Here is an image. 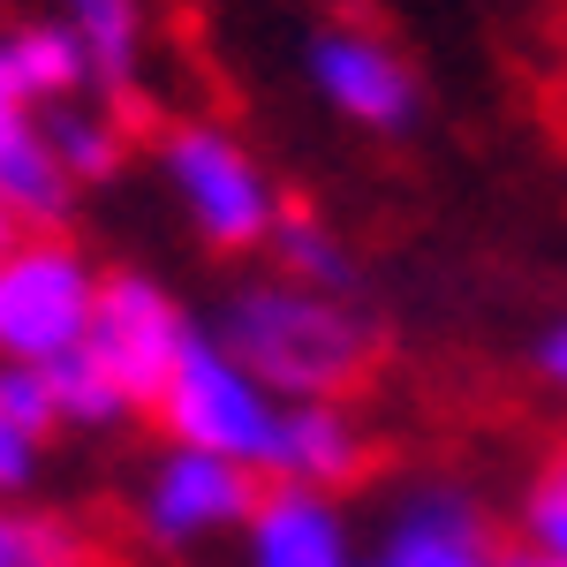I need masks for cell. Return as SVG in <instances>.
Returning <instances> with one entry per match:
<instances>
[{"instance_id": "cell-3", "label": "cell", "mask_w": 567, "mask_h": 567, "mask_svg": "<svg viewBox=\"0 0 567 567\" xmlns=\"http://www.w3.org/2000/svg\"><path fill=\"white\" fill-rule=\"evenodd\" d=\"M167 446H197V454H227L243 470L265 477V446H272V424H280V401L235 363V355L213 341V326L189 333V349L175 355L167 386L152 401Z\"/></svg>"}, {"instance_id": "cell-9", "label": "cell", "mask_w": 567, "mask_h": 567, "mask_svg": "<svg viewBox=\"0 0 567 567\" xmlns=\"http://www.w3.org/2000/svg\"><path fill=\"white\" fill-rule=\"evenodd\" d=\"M243 553H250V567H363L341 499L310 492V484H258Z\"/></svg>"}, {"instance_id": "cell-8", "label": "cell", "mask_w": 567, "mask_h": 567, "mask_svg": "<svg viewBox=\"0 0 567 567\" xmlns=\"http://www.w3.org/2000/svg\"><path fill=\"white\" fill-rule=\"evenodd\" d=\"M363 567H507V553L462 484H416Z\"/></svg>"}, {"instance_id": "cell-20", "label": "cell", "mask_w": 567, "mask_h": 567, "mask_svg": "<svg viewBox=\"0 0 567 567\" xmlns=\"http://www.w3.org/2000/svg\"><path fill=\"white\" fill-rule=\"evenodd\" d=\"M31 484H39V439H23L0 416V499H23Z\"/></svg>"}, {"instance_id": "cell-10", "label": "cell", "mask_w": 567, "mask_h": 567, "mask_svg": "<svg viewBox=\"0 0 567 567\" xmlns=\"http://www.w3.org/2000/svg\"><path fill=\"white\" fill-rule=\"evenodd\" d=\"M371 470V439L349 401H280V424L265 446V484H310V492H349Z\"/></svg>"}, {"instance_id": "cell-11", "label": "cell", "mask_w": 567, "mask_h": 567, "mask_svg": "<svg viewBox=\"0 0 567 567\" xmlns=\"http://www.w3.org/2000/svg\"><path fill=\"white\" fill-rule=\"evenodd\" d=\"M0 197L16 205V219L31 235H53L69 219V205H76L69 175L53 167V152L39 136V114L23 106V91L8 84V69H0Z\"/></svg>"}, {"instance_id": "cell-22", "label": "cell", "mask_w": 567, "mask_h": 567, "mask_svg": "<svg viewBox=\"0 0 567 567\" xmlns=\"http://www.w3.org/2000/svg\"><path fill=\"white\" fill-rule=\"evenodd\" d=\"M23 235H31V227H23V219H16V205H8V197H0V258H8V250H16V243H23Z\"/></svg>"}, {"instance_id": "cell-16", "label": "cell", "mask_w": 567, "mask_h": 567, "mask_svg": "<svg viewBox=\"0 0 567 567\" xmlns=\"http://www.w3.org/2000/svg\"><path fill=\"white\" fill-rule=\"evenodd\" d=\"M91 545L76 523L23 507V499H0V567H84Z\"/></svg>"}, {"instance_id": "cell-1", "label": "cell", "mask_w": 567, "mask_h": 567, "mask_svg": "<svg viewBox=\"0 0 567 567\" xmlns=\"http://www.w3.org/2000/svg\"><path fill=\"white\" fill-rule=\"evenodd\" d=\"M213 341L272 401H349V386L379 363L386 333L355 296H318L296 280H250L213 318Z\"/></svg>"}, {"instance_id": "cell-13", "label": "cell", "mask_w": 567, "mask_h": 567, "mask_svg": "<svg viewBox=\"0 0 567 567\" xmlns=\"http://www.w3.org/2000/svg\"><path fill=\"white\" fill-rule=\"evenodd\" d=\"M39 136L53 152V167L69 175V189H106V182L130 167V130L99 106V99H69V106H45Z\"/></svg>"}, {"instance_id": "cell-4", "label": "cell", "mask_w": 567, "mask_h": 567, "mask_svg": "<svg viewBox=\"0 0 567 567\" xmlns=\"http://www.w3.org/2000/svg\"><path fill=\"white\" fill-rule=\"evenodd\" d=\"M189 333H197V318H189V303H182L167 280H152V272H136V265L99 272V303H91V326H84V355L99 363V379L130 401V416L159 401L175 355L189 349Z\"/></svg>"}, {"instance_id": "cell-15", "label": "cell", "mask_w": 567, "mask_h": 567, "mask_svg": "<svg viewBox=\"0 0 567 567\" xmlns=\"http://www.w3.org/2000/svg\"><path fill=\"white\" fill-rule=\"evenodd\" d=\"M265 250H272V272H280V280L318 288V296H355L349 243H341V235H333L318 213H288V205H280L272 235H265Z\"/></svg>"}, {"instance_id": "cell-18", "label": "cell", "mask_w": 567, "mask_h": 567, "mask_svg": "<svg viewBox=\"0 0 567 567\" xmlns=\"http://www.w3.org/2000/svg\"><path fill=\"white\" fill-rule=\"evenodd\" d=\"M523 553H545V560L567 567V446L523 492Z\"/></svg>"}, {"instance_id": "cell-7", "label": "cell", "mask_w": 567, "mask_h": 567, "mask_svg": "<svg viewBox=\"0 0 567 567\" xmlns=\"http://www.w3.org/2000/svg\"><path fill=\"white\" fill-rule=\"evenodd\" d=\"M258 470L227 462V454H197V446H159L152 470L136 484V529L159 545V553H189L205 537L250 523L258 507Z\"/></svg>"}, {"instance_id": "cell-5", "label": "cell", "mask_w": 567, "mask_h": 567, "mask_svg": "<svg viewBox=\"0 0 567 567\" xmlns=\"http://www.w3.org/2000/svg\"><path fill=\"white\" fill-rule=\"evenodd\" d=\"M99 265L69 235H23L0 258V363H61L84 349Z\"/></svg>"}, {"instance_id": "cell-21", "label": "cell", "mask_w": 567, "mask_h": 567, "mask_svg": "<svg viewBox=\"0 0 567 567\" xmlns=\"http://www.w3.org/2000/svg\"><path fill=\"white\" fill-rule=\"evenodd\" d=\"M537 379L567 393V318H560V326H545V341H537Z\"/></svg>"}, {"instance_id": "cell-17", "label": "cell", "mask_w": 567, "mask_h": 567, "mask_svg": "<svg viewBox=\"0 0 567 567\" xmlns=\"http://www.w3.org/2000/svg\"><path fill=\"white\" fill-rule=\"evenodd\" d=\"M45 386H53L61 432H114V424H130V401L99 379V363H91L84 349H69L61 363H45Z\"/></svg>"}, {"instance_id": "cell-14", "label": "cell", "mask_w": 567, "mask_h": 567, "mask_svg": "<svg viewBox=\"0 0 567 567\" xmlns=\"http://www.w3.org/2000/svg\"><path fill=\"white\" fill-rule=\"evenodd\" d=\"M53 16L84 45L91 91H130L144 76V39H152L144 0H53Z\"/></svg>"}, {"instance_id": "cell-23", "label": "cell", "mask_w": 567, "mask_h": 567, "mask_svg": "<svg viewBox=\"0 0 567 567\" xmlns=\"http://www.w3.org/2000/svg\"><path fill=\"white\" fill-rule=\"evenodd\" d=\"M507 567H560V560H545V553H507Z\"/></svg>"}, {"instance_id": "cell-12", "label": "cell", "mask_w": 567, "mask_h": 567, "mask_svg": "<svg viewBox=\"0 0 567 567\" xmlns=\"http://www.w3.org/2000/svg\"><path fill=\"white\" fill-rule=\"evenodd\" d=\"M0 69H8V84L23 91L31 114L91 99V61L61 16H23L16 31H0Z\"/></svg>"}, {"instance_id": "cell-2", "label": "cell", "mask_w": 567, "mask_h": 567, "mask_svg": "<svg viewBox=\"0 0 567 567\" xmlns=\"http://www.w3.org/2000/svg\"><path fill=\"white\" fill-rule=\"evenodd\" d=\"M159 175L175 189L189 235L219 250V258H250L265 250L272 219H280V189L258 167V152L219 122H175L159 136Z\"/></svg>"}, {"instance_id": "cell-19", "label": "cell", "mask_w": 567, "mask_h": 567, "mask_svg": "<svg viewBox=\"0 0 567 567\" xmlns=\"http://www.w3.org/2000/svg\"><path fill=\"white\" fill-rule=\"evenodd\" d=\"M0 416L23 439H53L61 416H53V386H45V363H0Z\"/></svg>"}, {"instance_id": "cell-6", "label": "cell", "mask_w": 567, "mask_h": 567, "mask_svg": "<svg viewBox=\"0 0 567 567\" xmlns=\"http://www.w3.org/2000/svg\"><path fill=\"white\" fill-rule=\"evenodd\" d=\"M303 76L355 136H409L424 122V76L379 23L333 16L303 39Z\"/></svg>"}]
</instances>
